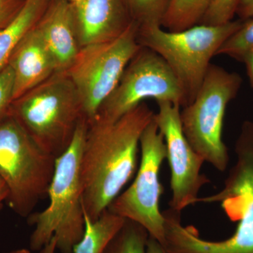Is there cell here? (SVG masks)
I'll return each instance as SVG.
<instances>
[{"instance_id":"30","label":"cell","mask_w":253,"mask_h":253,"mask_svg":"<svg viewBox=\"0 0 253 253\" xmlns=\"http://www.w3.org/2000/svg\"><path fill=\"white\" fill-rule=\"evenodd\" d=\"M68 1H69L70 2L72 3V4H74V3L78 2L79 0H68Z\"/></svg>"},{"instance_id":"21","label":"cell","mask_w":253,"mask_h":253,"mask_svg":"<svg viewBox=\"0 0 253 253\" xmlns=\"http://www.w3.org/2000/svg\"><path fill=\"white\" fill-rule=\"evenodd\" d=\"M239 2L240 0H212L200 24L219 26L232 21Z\"/></svg>"},{"instance_id":"1","label":"cell","mask_w":253,"mask_h":253,"mask_svg":"<svg viewBox=\"0 0 253 253\" xmlns=\"http://www.w3.org/2000/svg\"><path fill=\"white\" fill-rule=\"evenodd\" d=\"M154 116L144 101L115 122L88 123L81 181L84 214L90 220L107 211L137 171L141 136Z\"/></svg>"},{"instance_id":"8","label":"cell","mask_w":253,"mask_h":253,"mask_svg":"<svg viewBox=\"0 0 253 253\" xmlns=\"http://www.w3.org/2000/svg\"><path fill=\"white\" fill-rule=\"evenodd\" d=\"M137 23H131L119 38L80 48L66 71L81 99L83 114L94 121L105 100L118 85L128 63L141 46L137 41Z\"/></svg>"},{"instance_id":"24","label":"cell","mask_w":253,"mask_h":253,"mask_svg":"<svg viewBox=\"0 0 253 253\" xmlns=\"http://www.w3.org/2000/svg\"><path fill=\"white\" fill-rule=\"evenodd\" d=\"M239 18L247 20L253 17V0H240L236 14Z\"/></svg>"},{"instance_id":"26","label":"cell","mask_w":253,"mask_h":253,"mask_svg":"<svg viewBox=\"0 0 253 253\" xmlns=\"http://www.w3.org/2000/svg\"><path fill=\"white\" fill-rule=\"evenodd\" d=\"M146 253H167L163 248V245L160 244L156 239L149 237L146 245Z\"/></svg>"},{"instance_id":"12","label":"cell","mask_w":253,"mask_h":253,"mask_svg":"<svg viewBox=\"0 0 253 253\" xmlns=\"http://www.w3.org/2000/svg\"><path fill=\"white\" fill-rule=\"evenodd\" d=\"M72 6L80 48L112 41L133 22L123 0H79Z\"/></svg>"},{"instance_id":"2","label":"cell","mask_w":253,"mask_h":253,"mask_svg":"<svg viewBox=\"0 0 253 253\" xmlns=\"http://www.w3.org/2000/svg\"><path fill=\"white\" fill-rule=\"evenodd\" d=\"M236 162L224 185L198 203L219 205L236 226L229 237L211 241L200 236L192 226L182 224L181 212L172 209L163 212L167 253H253V122L243 123L234 147Z\"/></svg>"},{"instance_id":"20","label":"cell","mask_w":253,"mask_h":253,"mask_svg":"<svg viewBox=\"0 0 253 253\" xmlns=\"http://www.w3.org/2000/svg\"><path fill=\"white\" fill-rule=\"evenodd\" d=\"M253 50V19L249 18L244 20L242 26L221 44L216 56L227 55L242 62L244 56Z\"/></svg>"},{"instance_id":"13","label":"cell","mask_w":253,"mask_h":253,"mask_svg":"<svg viewBox=\"0 0 253 253\" xmlns=\"http://www.w3.org/2000/svg\"><path fill=\"white\" fill-rule=\"evenodd\" d=\"M8 65L14 71V100L58 72L54 56L36 26L18 42Z\"/></svg>"},{"instance_id":"17","label":"cell","mask_w":253,"mask_h":253,"mask_svg":"<svg viewBox=\"0 0 253 253\" xmlns=\"http://www.w3.org/2000/svg\"><path fill=\"white\" fill-rule=\"evenodd\" d=\"M212 1L171 0L161 26L169 32H179L199 25Z\"/></svg>"},{"instance_id":"19","label":"cell","mask_w":253,"mask_h":253,"mask_svg":"<svg viewBox=\"0 0 253 253\" xmlns=\"http://www.w3.org/2000/svg\"><path fill=\"white\" fill-rule=\"evenodd\" d=\"M129 16L139 27L160 26L171 0H123Z\"/></svg>"},{"instance_id":"27","label":"cell","mask_w":253,"mask_h":253,"mask_svg":"<svg viewBox=\"0 0 253 253\" xmlns=\"http://www.w3.org/2000/svg\"><path fill=\"white\" fill-rule=\"evenodd\" d=\"M9 196V189L4 181L0 177V211L3 207V205L6 203Z\"/></svg>"},{"instance_id":"29","label":"cell","mask_w":253,"mask_h":253,"mask_svg":"<svg viewBox=\"0 0 253 253\" xmlns=\"http://www.w3.org/2000/svg\"><path fill=\"white\" fill-rule=\"evenodd\" d=\"M4 253H31V251L27 249H18Z\"/></svg>"},{"instance_id":"22","label":"cell","mask_w":253,"mask_h":253,"mask_svg":"<svg viewBox=\"0 0 253 253\" xmlns=\"http://www.w3.org/2000/svg\"><path fill=\"white\" fill-rule=\"evenodd\" d=\"M14 75L9 65L0 71V126L9 117L14 101Z\"/></svg>"},{"instance_id":"25","label":"cell","mask_w":253,"mask_h":253,"mask_svg":"<svg viewBox=\"0 0 253 253\" xmlns=\"http://www.w3.org/2000/svg\"><path fill=\"white\" fill-rule=\"evenodd\" d=\"M243 63L246 65V71H247V75L249 76L250 83L253 88V50L248 53L244 56L242 61Z\"/></svg>"},{"instance_id":"18","label":"cell","mask_w":253,"mask_h":253,"mask_svg":"<svg viewBox=\"0 0 253 253\" xmlns=\"http://www.w3.org/2000/svg\"><path fill=\"white\" fill-rule=\"evenodd\" d=\"M149 235L143 226L126 219L104 253H146Z\"/></svg>"},{"instance_id":"16","label":"cell","mask_w":253,"mask_h":253,"mask_svg":"<svg viewBox=\"0 0 253 253\" xmlns=\"http://www.w3.org/2000/svg\"><path fill=\"white\" fill-rule=\"evenodd\" d=\"M84 215V234L74 246L73 253H104L110 242L124 225L126 219L108 210L94 221Z\"/></svg>"},{"instance_id":"11","label":"cell","mask_w":253,"mask_h":253,"mask_svg":"<svg viewBox=\"0 0 253 253\" xmlns=\"http://www.w3.org/2000/svg\"><path fill=\"white\" fill-rule=\"evenodd\" d=\"M157 104L158 112L155 113L154 120L166 142L171 172L169 208L181 212L197 204L200 191L211 180L201 174L204 160L192 149L183 132L180 106L168 101Z\"/></svg>"},{"instance_id":"15","label":"cell","mask_w":253,"mask_h":253,"mask_svg":"<svg viewBox=\"0 0 253 253\" xmlns=\"http://www.w3.org/2000/svg\"><path fill=\"white\" fill-rule=\"evenodd\" d=\"M51 0H26L14 21L0 31V71L8 65L15 47L36 26Z\"/></svg>"},{"instance_id":"7","label":"cell","mask_w":253,"mask_h":253,"mask_svg":"<svg viewBox=\"0 0 253 253\" xmlns=\"http://www.w3.org/2000/svg\"><path fill=\"white\" fill-rule=\"evenodd\" d=\"M243 80L211 63L194 101L180 111L183 132L192 149L205 162L224 172L229 151L222 139L223 125L228 104L235 99Z\"/></svg>"},{"instance_id":"23","label":"cell","mask_w":253,"mask_h":253,"mask_svg":"<svg viewBox=\"0 0 253 253\" xmlns=\"http://www.w3.org/2000/svg\"><path fill=\"white\" fill-rule=\"evenodd\" d=\"M26 0H0V31L14 21Z\"/></svg>"},{"instance_id":"3","label":"cell","mask_w":253,"mask_h":253,"mask_svg":"<svg viewBox=\"0 0 253 253\" xmlns=\"http://www.w3.org/2000/svg\"><path fill=\"white\" fill-rule=\"evenodd\" d=\"M87 127V121L82 118L71 144L55 161L48 189L49 205L27 217L28 224L34 227L30 237L31 251H39L55 237L60 253H73L74 246L83 237L85 222L81 163Z\"/></svg>"},{"instance_id":"9","label":"cell","mask_w":253,"mask_h":253,"mask_svg":"<svg viewBox=\"0 0 253 253\" xmlns=\"http://www.w3.org/2000/svg\"><path fill=\"white\" fill-rule=\"evenodd\" d=\"M141 161L134 180L110 204L108 211L143 226L149 237L163 244L165 218L160 208L164 192L160 170L167 159L166 142L154 118L141 136Z\"/></svg>"},{"instance_id":"6","label":"cell","mask_w":253,"mask_h":253,"mask_svg":"<svg viewBox=\"0 0 253 253\" xmlns=\"http://www.w3.org/2000/svg\"><path fill=\"white\" fill-rule=\"evenodd\" d=\"M55 161L12 116L0 126V177L9 189L6 204L20 217L31 215L47 195Z\"/></svg>"},{"instance_id":"5","label":"cell","mask_w":253,"mask_h":253,"mask_svg":"<svg viewBox=\"0 0 253 253\" xmlns=\"http://www.w3.org/2000/svg\"><path fill=\"white\" fill-rule=\"evenodd\" d=\"M244 22L239 18L219 26L196 25L179 32L163 31L160 26L139 27L137 41L168 63L184 91L186 106L199 92L213 56Z\"/></svg>"},{"instance_id":"4","label":"cell","mask_w":253,"mask_h":253,"mask_svg":"<svg viewBox=\"0 0 253 253\" xmlns=\"http://www.w3.org/2000/svg\"><path fill=\"white\" fill-rule=\"evenodd\" d=\"M9 115L43 151L56 158L68 149L84 118L77 89L65 72L55 73L14 100Z\"/></svg>"},{"instance_id":"28","label":"cell","mask_w":253,"mask_h":253,"mask_svg":"<svg viewBox=\"0 0 253 253\" xmlns=\"http://www.w3.org/2000/svg\"><path fill=\"white\" fill-rule=\"evenodd\" d=\"M57 251V241L56 238L53 237L46 246L38 251V253H56Z\"/></svg>"},{"instance_id":"14","label":"cell","mask_w":253,"mask_h":253,"mask_svg":"<svg viewBox=\"0 0 253 253\" xmlns=\"http://www.w3.org/2000/svg\"><path fill=\"white\" fill-rule=\"evenodd\" d=\"M36 27L54 56L58 72H66L80 50L72 3L68 0H51Z\"/></svg>"},{"instance_id":"10","label":"cell","mask_w":253,"mask_h":253,"mask_svg":"<svg viewBox=\"0 0 253 253\" xmlns=\"http://www.w3.org/2000/svg\"><path fill=\"white\" fill-rule=\"evenodd\" d=\"M149 98L186 106L184 91L168 63L153 50L141 46L95 119L115 122Z\"/></svg>"}]
</instances>
